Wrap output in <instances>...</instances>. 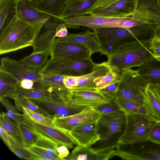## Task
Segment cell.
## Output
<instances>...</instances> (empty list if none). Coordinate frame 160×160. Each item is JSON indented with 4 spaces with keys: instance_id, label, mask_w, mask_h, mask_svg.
I'll list each match as a JSON object with an SVG mask.
<instances>
[{
    "instance_id": "6da1fadb",
    "label": "cell",
    "mask_w": 160,
    "mask_h": 160,
    "mask_svg": "<svg viewBox=\"0 0 160 160\" xmlns=\"http://www.w3.org/2000/svg\"><path fill=\"white\" fill-rule=\"evenodd\" d=\"M155 26L143 24L129 28L107 27L94 30L99 52L107 56L130 44L149 42L155 35Z\"/></svg>"
},
{
    "instance_id": "7a4b0ae2",
    "label": "cell",
    "mask_w": 160,
    "mask_h": 160,
    "mask_svg": "<svg viewBox=\"0 0 160 160\" xmlns=\"http://www.w3.org/2000/svg\"><path fill=\"white\" fill-rule=\"evenodd\" d=\"M47 21L29 23L14 16L0 29V55L32 46Z\"/></svg>"
},
{
    "instance_id": "3957f363",
    "label": "cell",
    "mask_w": 160,
    "mask_h": 160,
    "mask_svg": "<svg viewBox=\"0 0 160 160\" xmlns=\"http://www.w3.org/2000/svg\"><path fill=\"white\" fill-rule=\"evenodd\" d=\"M150 41L132 43L120 48L107 56L108 65L120 73L132 68L138 67L154 57Z\"/></svg>"
},
{
    "instance_id": "277c9868",
    "label": "cell",
    "mask_w": 160,
    "mask_h": 160,
    "mask_svg": "<svg viewBox=\"0 0 160 160\" xmlns=\"http://www.w3.org/2000/svg\"><path fill=\"white\" fill-rule=\"evenodd\" d=\"M126 114L125 128L118 143L125 145L148 139L151 130L156 121L147 114Z\"/></svg>"
},
{
    "instance_id": "5b68a950",
    "label": "cell",
    "mask_w": 160,
    "mask_h": 160,
    "mask_svg": "<svg viewBox=\"0 0 160 160\" xmlns=\"http://www.w3.org/2000/svg\"><path fill=\"white\" fill-rule=\"evenodd\" d=\"M95 63L91 57L82 60H48L41 70V73L78 77L87 74L92 70Z\"/></svg>"
},
{
    "instance_id": "8992f818",
    "label": "cell",
    "mask_w": 160,
    "mask_h": 160,
    "mask_svg": "<svg viewBox=\"0 0 160 160\" xmlns=\"http://www.w3.org/2000/svg\"><path fill=\"white\" fill-rule=\"evenodd\" d=\"M29 99L45 112L48 117L53 118L74 115L88 107L72 104L70 103L69 98L56 93L48 98Z\"/></svg>"
},
{
    "instance_id": "52a82bcc",
    "label": "cell",
    "mask_w": 160,
    "mask_h": 160,
    "mask_svg": "<svg viewBox=\"0 0 160 160\" xmlns=\"http://www.w3.org/2000/svg\"><path fill=\"white\" fill-rule=\"evenodd\" d=\"M147 85L137 70H126L121 73L117 96L143 106L144 94Z\"/></svg>"
},
{
    "instance_id": "ba28073f",
    "label": "cell",
    "mask_w": 160,
    "mask_h": 160,
    "mask_svg": "<svg viewBox=\"0 0 160 160\" xmlns=\"http://www.w3.org/2000/svg\"><path fill=\"white\" fill-rule=\"evenodd\" d=\"M118 148L116 156L123 160H160V145L149 139Z\"/></svg>"
},
{
    "instance_id": "9c48e42d",
    "label": "cell",
    "mask_w": 160,
    "mask_h": 160,
    "mask_svg": "<svg viewBox=\"0 0 160 160\" xmlns=\"http://www.w3.org/2000/svg\"><path fill=\"white\" fill-rule=\"evenodd\" d=\"M125 18H112L92 15L71 17L62 20L67 28H78L82 26L94 31L107 27L122 28Z\"/></svg>"
},
{
    "instance_id": "30bf717a",
    "label": "cell",
    "mask_w": 160,
    "mask_h": 160,
    "mask_svg": "<svg viewBox=\"0 0 160 160\" xmlns=\"http://www.w3.org/2000/svg\"><path fill=\"white\" fill-rule=\"evenodd\" d=\"M22 122L34 133L53 142L58 146L64 145L68 148L71 149L76 144L68 132L36 122L24 115Z\"/></svg>"
},
{
    "instance_id": "8fae6325",
    "label": "cell",
    "mask_w": 160,
    "mask_h": 160,
    "mask_svg": "<svg viewBox=\"0 0 160 160\" xmlns=\"http://www.w3.org/2000/svg\"><path fill=\"white\" fill-rule=\"evenodd\" d=\"M90 51L78 43L55 39L51 52V59L77 60L91 58Z\"/></svg>"
},
{
    "instance_id": "7c38bea8",
    "label": "cell",
    "mask_w": 160,
    "mask_h": 160,
    "mask_svg": "<svg viewBox=\"0 0 160 160\" xmlns=\"http://www.w3.org/2000/svg\"><path fill=\"white\" fill-rule=\"evenodd\" d=\"M0 70L11 74L20 82L22 80L29 79L35 82L42 83L40 69L29 68L21 62L9 57H4L1 60Z\"/></svg>"
},
{
    "instance_id": "4fadbf2b",
    "label": "cell",
    "mask_w": 160,
    "mask_h": 160,
    "mask_svg": "<svg viewBox=\"0 0 160 160\" xmlns=\"http://www.w3.org/2000/svg\"><path fill=\"white\" fill-rule=\"evenodd\" d=\"M120 144L112 145L99 148L84 147L77 145L65 160H107L116 156Z\"/></svg>"
},
{
    "instance_id": "5bb4252c",
    "label": "cell",
    "mask_w": 160,
    "mask_h": 160,
    "mask_svg": "<svg viewBox=\"0 0 160 160\" xmlns=\"http://www.w3.org/2000/svg\"><path fill=\"white\" fill-rule=\"evenodd\" d=\"M101 116V114L92 107H88L77 114L68 117L53 119L59 128L68 132L83 124L98 122Z\"/></svg>"
},
{
    "instance_id": "9a60e30c",
    "label": "cell",
    "mask_w": 160,
    "mask_h": 160,
    "mask_svg": "<svg viewBox=\"0 0 160 160\" xmlns=\"http://www.w3.org/2000/svg\"><path fill=\"white\" fill-rule=\"evenodd\" d=\"M99 128L105 130L100 140L106 142L119 133L123 132L126 123V114L122 111L102 116L98 121Z\"/></svg>"
},
{
    "instance_id": "2e32d148",
    "label": "cell",
    "mask_w": 160,
    "mask_h": 160,
    "mask_svg": "<svg viewBox=\"0 0 160 160\" xmlns=\"http://www.w3.org/2000/svg\"><path fill=\"white\" fill-rule=\"evenodd\" d=\"M98 122L83 124L68 132L77 145L89 147L100 140Z\"/></svg>"
},
{
    "instance_id": "e0dca14e",
    "label": "cell",
    "mask_w": 160,
    "mask_h": 160,
    "mask_svg": "<svg viewBox=\"0 0 160 160\" xmlns=\"http://www.w3.org/2000/svg\"><path fill=\"white\" fill-rule=\"evenodd\" d=\"M138 0H121L103 9L90 12L89 15L112 18H127L136 10Z\"/></svg>"
},
{
    "instance_id": "ac0fdd59",
    "label": "cell",
    "mask_w": 160,
    "mask_h": 160,
    "mask_svg": "<svg viewBox=\"0 0 160 160\" xmlns=\"http://www.w3.org/2000/svg\"><path fill=\"white\" fill-rule=\"evenodd\" d=\"M70 91V103L76 106L94 107L113 100L100 91L71 90Z\"/></svg>"
},
{
    "instance_id": "d6986e66",
    "label": "cell",
    "mask_w": 160,
    "mask_h": 160,
    "mask_svg": "<svg viewBox=\"0 0 160 160\" xmlns=\"http://www.w3.org/2000/svg\"><path fill=\"white\" fill-rule=\"evenodd\" d=\"M107 61L95 63L92 71L86 75L77 77L76 86L71 90L98 91L97 84L107 74L110 69Z\"/></svg>"
},
{
    "instance_id": "ffe728a7",
    "label": "cell",
    "mask_w": 160,
    "mask_h": 160,
    "mask_svg": "<svg viewBox=\"0 0 160 160\" xmlns=\"http://www.w3.org/2000/svg\"><path fill=\"white\" fill-rule=\"evenodd\" d=\"M143 106L147 115L160 121V85L148 84L144 94Z\"/></svg>"
},
{
    "instance_id": "44dd1931",
    "label": "cell",
    "mask_w": 160,
    "mask_h": 160,
    "mask_svg": "<svg viewBox=\"0 0 160 160\" xmlns=\"http://www.w3.org/2000/svg\"><path fill=\"white\" fill-rule=\"evenodd\" d=\"M17 15L23 20L29 23L47 20L53 18L38 8L30 0L18 1Z\"/></svg>"
},
{
    "instance_id": "7402d4cb",
    "label": "cell",
    "mask_w": 160,
    "mask_h": 160,
    "mask_svg": "<svg viewBox=\"0 0 160 160\" xmlns=\"http://www.w3.org/2000/svg\"><path fill=\"white\" fill-rule=\"evenodd\" d=\"M137 70L148 84L160 85V58L154 57L138 66Z\"/></svg>"
},
{
    "instance_id": "603a6c76",
    "label": "cell",
    "mask_w": 160,
    "mask_h": 160,
    "mask_svg": "<svg viewBox=\"0 0 160 160\" xmlns=\"http://www.w3.org/2000/svg\"><path fill=\"white\" fill-rule=\"evenodd\" d=\"M98 0H69L64 7L59 17L60 20L69 17L88 14Z\"/></svg>"
},
{
    "instance_id": "cb8c5ba5",
    "label": "cell",
    "mask_w": 160,
    "mask_h": 160,
    "mask_svg": "<svg viewBox=\"0 0 160 160\" xmlns=\"http://www.w3.org/2000/svg\"><path fill=\"white\" fill-rule=\"evenodd\" d=\"M57 39L81 44L88 48L92 54L99 52V44L93 31H86L78 33H68L67 36Z\"/></svg>"
},
{
    "instance_id": "d4e9b609",
    "label": "cell",
    "mask_w": 160,
    "mask_h": 160,
    "mask_svg": "<svg viewBox=\"0 0 160 160\" xmlns=\"http://www.w3.org/2000/svg\"><path fill=\"white\" fill-rule=\"evenodd\" d=\"M19 82L11 74L0 70V97L13 100L18 98Z\"/></svg>"
},
{
    "instance_id": "484cf974",
    "label": "cell",
    "mask_w": 160,
    "mask_h": 160,
    "mask_svg": "<svg viewBox=\"0 0 160 160\" xmlns=\"http://www.w3.org/2000/svg\"><path fill=\"white\" fill-rule=\"evenodd\" d=\"M18 98L25 97L29 99H40L52 96L55 92L52 89L44 84L35 82L32 88L30 89H23L18 87Z\"/></svg>"
},
{
    "instance_id": "4316f807",
    "label": "cell",
    "mask_w": 160,
    "mask_h": 160,
    "mask_svg": "<svg viewBox=\"0 0 160 160\" xmlns=\"http://www.w3.org/2000/svg\"><path fill=\"white\" fill-rule=\"evenodd\" d=\"M40 73L42 83L52 88L56 93L68 97L70 96V90L65 87L63 82L64 76Z\"/></svg>"
},
{
    "instance_id": "83f0119b",
    "label": "cell",
    "mask_w": 160,
    "mask_h": 160,
    "mask_svg": "<svg viewBox=\"0 0 160 160\" xmlns=\"http://www.w3.org/2000/svg\"><path fill=\"white\" fill-rule=\"evenodd\" d=\"M69 0H42L35 6L39 9L52 16L54 19L60 20L62 10Z\"/></svg>"
},
{
    "instance_id": "f1b7e54d",
    "label": "cell",
    "mask_w": 160,
    "mask_h": 160,
    "mask_svg": "<svg viewBox=\"0 0 160 160\" xmlns=\"http://www.w3.org/2000/svg\"><path fill=\"white\" fill-rule=\"evenodd\" d=\"M0 125L8 135L20 146L25 147L23 138L17 123L10 118L7 113L2 112L0 115Z\"/></svg>"
},
{
    "instance_id": "f546056e",
    "label": "cell",
    "mask_w": 160,
    "mask_h": 160,
    "mask_svg": "<svg viewBox=\"0 0 160 160\" xmlns=\"http://www.w3.org/2000/svg\"><path fill=\"white\" fill-rule=\"evenodd\" d=\"M56 30H45L39 35L32 47L33 52L48 51L51 52L52 48L55 39Z\"/></svg>"
},
{
    "instance_id": "4dcf8cb0",
    "label": "cell",
    "mask_w": 160,
    "mask_h": 160,
    "mask_svg": "<svg viewBox=\"0 0 160 160\" xmlns=\"http://www.w3.org/2000/svg\"><path fill=\"white\" fill-rule=\"evenodd\" d=\"M50 55L51 52L48 51L32 52L20 61L29 68L41 70L47 62Z\"/></svg>"
},
{
    "instance_id": "1f68e13d",
    "label": "cell",
    "mask_w": 160,
    "mask_h": 160,
    "mask_svg": "<svg viewBox=\"0 0 160 160\" xmlns=\"http://www.w3.org/2000/svg\"><path fill=\"white\" fill-rule=\"evenodd\" d=\"M16 0H0V29L17 15Z\"/></svg>"
},
{
    "instance_id": "d6a6232c",
    "label": "cell",
    "mask_w": 160,
    "mask_h": 160,
    "mask_svg": "<svg viewBox=\"0 0 160 160\" xmlns=\"http://www.w3.org/2000/svg\"><path fill=\"white\" fill-rule=\"evenodd\" d=\"M114 100L126 114L139 113L147 114L144 106L119 96H117Z\"/></svg>"
},
{
    "instance_id": "836d02e7",
    "label": "cell",
    "mask_w": 160,
    "mask_h": 160,
    "mask_svg": "<svg viewBox=\"0 0 160 160\" xmlns=\"http://www.w3.org/2000/svg\"><path fill=\"white\" fill-rule=\"evenodd\" d=\"M22 112L24 116L36 122L61 129L56 124L53 119L52 118L29 110L26 108H22Z\"/></svg>"
},
{
    "instance_id": "e575fe53",
    "label": "cell",
    "mask_w": 160,
    "mask_h": 160,
    "mask_svg": "<svg viewBox=\"0 0 160 160\" xmlns=\"http://www.w3.org/2000/svg\"><path fill=\"white\" fill-rule=\"evenodd\" d=\"M11 147L9 148L15 154L20 158L27 160H41L26 148L19 145L10 137Z\"/></svg>"
},
{
    "instance_id": "d590c367",
    "label": "cell",
    "mask_w": 160,
    "mask_h": 160,
    "mask_svg": "<svg viewBox=\"0 0 160 160\" xmlns=\"http://www.w3.org/2000/svg\"><path fill=\"white\" fill-rule=\"evenodd\" d=\"M25 148L36 145L40 137L29 130L22 122L17 123Z\"/></svg>"
},
{
    "instance_id": "8d00e7d4",
    "label": "cell",
    "mask_w": 160,
    "mask_h": 160,
    "mask_svg": "<svg viewBox=\"0 0 160 160\" xmlns=\"http://www.w3.org/2000/svg\"><path fill=\"white\" fill-rule=\"evenodd\" d=\"M14 100L16 108L19 111L22 112V108H26L48 116L45 112L29 98L22 97L16 98Z\"/></svg>"
},
{
    "instance_id": "74e56055",
    "label": "cell",
    "mask_w": 160,
    "mask_h": 160,
    "mask_svg": "<svg viewBox=\"0 0 160 160\" xmlns=\"http://www.w3.org/2000/svg\"><path fill=\"white\" fill-rule=\"evenodd\" d=\"M120 76V73L111 68L107 74L97 84V90L99 91L110 84L118 80Z\"/></svg>"
},
{
    "instance_id": "f35d334b",
    "label": "cell",
    "mask_w": 160,
    "mask_h": 160,
    "mask_svg": "<svg viewBox=\"0 0 160 160\" xmlns=\"http://www.w3.org/2000/svg\"><path fill=\"white\" fill-rule=\"evenodd\" d=\"M1 103L5 107L8 116L17 123L22 121L23 114L19 113L15 107L9 100L5 98L0 97Z\"/></svg>"
},
{
    "instance_id": "ab89813d",
    "label": "cell",
    "mask_w": 160,
    "mask_h": 160,
    "mask_svg": "<svg viewBox=\"0 0 160 160\" xmlns=\"http://www.w3.org/2000/svg\"><path fill=\"white\" fill-rule=\"evenodd\" d=\"M35 145L45 149L57 160H61L56 151V149L59 146L55 143L48 139L40 137Z\"/></svg>"
},
{
    "instance_id": "60d3db41",
    "label": "cell",
    "mask_w": 160,
    "mask_h": 160,
    "mask_svg": "<svg viewBox=\"0 0 160 160\" xmlns=\"http://www.w3.org/2000/svg\"><path fill=\"white\" fill-rule=\"evenodd\" d=\"M96 111L100 112L102 116L112 114L122 111L114 100L107 103L92 107Z\"/></svg>"
},
{
    "instance_id": "b9f144b4",
    "label": "cell",
    "mask_w": 160,
    "mask_h": 160,
    "mask_svg": "<svg viewBox=\"0 0 160 160\" xmlns=\"http://www.w3.org/2000/svg\"><path fill=\"white\" fill-rule=\"evenodd\" d=\"M26 148L41 160H57L55 158L49 154L45 149L35 145Z\"/></svg>"
},
{
    "instance_id": "7bdbcfd3",
    "label": "cell",
    "mask_w": 160,
    "mask_h": 160,
    "mask_svg": "<svg viewBox=\"0 0 160 160\" xmlns=\"http://www.w3.org/2000/svg\"><path fill=\"white\" fill-rule=\"evenodd\" d=\"M119 85V80L113 82L99 91L108 97L114 100L116 98Z\"/></svg>"
},
{
    "instance_id": "ee69618b",
    "label": "cell",
    "mask_w": 160,
    "mask_h": 160,
    "mask_svg": "<svg viewBox=\"0 0 160 160\" xmlns=\"http://www.w3.org/2000/svg\"><path fill=\"white\" fill-rule=\"evenodd\" d=\"M149 139L160 145V121L156 122L150 132Z\"/></svg>"
},
{
    "instance_id": "f6af8a7d",
    "label": "cell",
    "mask_w": 160,
    "mask_h": 160,
    "mask_svg": "<svg viewBox=\"0 0 160 160\" xmlns=\"http://www.w3.org/2000/svg\"><path fill=\"white\" fill-rule=\"evenodd\" d=\"M150 43L154 57L160 58V39L155 35L151 40Z\"/></svg>"
},
{
    "instance_id": "bcb514c9",
    "label": "cell",
    "mask_w": 160,
    "mask_h": 160,
    "mask_svg": "<svg viewBox=\"0 0 160 160\" xmlns=\"http://www.w3.org/2000/svg\"><path fill=\"white\" fill-rule=\"evenodd\" d=\"M120 0H98L89 13L94 10L105 8Z\"/></svg>"
},
{
    "instance_id": "7dc6e473",
    "label": "cell",
    "mask_w": 160,
    "mask_h": 160,
    "mask_svg": "<svg viewBox=\"0 0 160 160\" xmlns=\"http://www.w3.org/2000/svg\"><path fill=\"white\" fill-rule=\"evenodd\" d=\"M68 32L64 22L60 23L56 29V37L62 38L67 36Z\"/></svg>"
},
{
    "instance_id": "c3c4849f",
    "label": "cell",
    "mask_w": 160,
    "mask_h": 160,
    "mask_svg": "<svg viewBox=\"0 0 160 160\" xmlns=\"http://www.w3.org/2000/svg\"><path fill=\"white\" fill-rule=\"evenodd\" d=\"M68 148L64 145H61L57 148L56 151L61 160H65V158H67L68 156L69 152Z\"/></svg>"
},
{
    "instance_id": "681fc988",
    "label": "cell",
    "mask_w": 160,
    "mask_h": 160,
    "mask_svg": "<svg viewBox=\"0 0 160 160\" xmlns=\"http://www.w3.org/2000/svg\"><path fill=\"white\" fill-rule=\"evenodd\" d=\"M0 136L1 138L5 144L9 148L11 147L10 137L2 127L0 125Z\"/></svg>"
},
{
    "instance_id": "f907efd6",
    "label": "cell",
    "mask_w": 160,
    "mask_h": 160,
    "mask_svg": "<svg viewBox=\"0 0 160 160\" xmlns=\"http://www.w3.org/2000/svg\"><path fill=\"white\" fill-rule=\"evenodd\" d=\"M34 83L35 82L32 80L25 79L20 82L19 86L24 89H30L33 88Z\"/></svg>"
},
{
    "instance_id": "816d5d0a",
    "label": "cell",
    "mask_w": 160,
    "mask_h": 160,
    "mask_svg": "<svg viewBox=\"0 0 160 160\" xmlns=\"http://www.w3.org/2000/svg\"><path fill=\"white\" fill-rule=\"evenodd\" d=\"M155 35L160 39V24L155 25Z\"/></svg>"
},
{
    "instance_id": "f5cc1de1",
    "label": "cell",
    "mask_w": 160,
    "mask_h": 160,
    "mask_svg": "<svg viewBox=\"0 0 160 160\" xmlns=\"http://www.w3.org/2000/svg\"><path fill=\"white\" fill-rule=\"evenodd\" d=\"M32 3L35 5H37L42 0H30Z\"/></svg>"
},
{
    "instance_id": "db71d44e",
    "label": "cell",
    "mask_w": 160,
    "mask_h": 160,
    "mask_svg": "<svg viewBox=\"0 0 160 160\" xmlns=\"http://www.w3.org/2000/svg\"><path fill=\"white\" fill-rule=\"evenodd\" d=\"M139 0H138V1ZM160 7V0H152Z\"/></svg>"
},
{
    "instance_id": "11a10c76",
    "label": "cell",
    "mask_w": 160,
    "mask_h": 160,
    "mask_svg": "<svg viewBox=\"0 0 160 160\" xmlns=\"http://www.w3.org/2000/svg\"><path fill=\"white\" fill-rule=\"evenodd\" d=\"M17 1H19V0H16Z\"/></svg>"
}]
</instances>
